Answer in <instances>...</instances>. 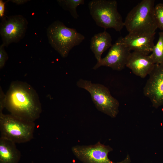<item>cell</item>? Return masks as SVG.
Masks as SVG:
<instances>
[{
  "mask_svg": "<svg viewBox=\"0 0 163 163\" xmlns=\"http://www.w3.org/2000/svg\"><path fill=\"white\" fill-rule=\"evenodd\" d=\"M5 94L0 86V114L3 113V110L5 108Z\"/></svg>",
  "mask_w": 163,
  "mask_h": 163,
  "instance_id": "19",
  "label": "cell"
},
{
  "mask_svg": "<svg viewBox=\"0 0 163 163\" xmlns=\"http://www.w3.org/2000/svg\"><path fill=\"white\" fill-rule=\"evenodd\" d=\"M57 2L64 10L68 11L75 19L79 17L77 11V7L85 3L84 0H58Z\"/></svg>",
  "mask_w": 163,
  "mask_h": 163,
  "instance_id": "16",
  "label": "cell"
},
{
  "mask_svg": "<svg viewBox=\"0 0 163 163\" xmlns=\"http://www.w3.org/2000/svg\"><path fill=\"white\" fill-rule=\"evenodd\" d=\"M90 15L96 24L106 29L113 28L120 32L124 22L117 10V3L115 0H93L88 4Z\"/></svg>",
  "mask_w": 163,
  "mask_h": 163,
  "instance_id": "4",
  "label": "cell"
},
{
  "mask_svg": "<svg viewBox=\"0 0 163 163\" xmlns=\"http://www.w3.org/2000/svg\"><path fill=\"white\" fill-rule=\"evenodd\" d=\"M154 3V0H142L128 13L124 22L129 34L155 33Z\"/></svg>",
  "mask_w": 163,
  "mask_h": 163,
  "instance_id": "2",
  "label": "cell"
},
{
  "mask_svg": "<svg viewBox=\"0 0 163 163\" xmlns=\"http://www.w3.org/2000/svg\"><path fill=\"white\" fill-rule=\"evenodd\" d=\"M5 46L2 43L0 46V69H2L5 65L8 56L5 49Z\"/></svg>",
  "mask_w": 163,
  "mask_h": 163,
  "instance_id": "18",
  "label": "cell"
},
{
  "mask_svg": "<svg viewBox=\"0 0 163 163\" xmlns=\"http://www.w3.org/2000/svg\"><path fill=\"white\" fill-rule=\"evenodd\" d=\"M149 75L143 94L149 99L152 106L157 108L163 105V62L155 64Z\"/></svg>",
  "mask_w": 163,
  "mask_h": 163,
  "instance_id": "9",
  "label": "cell"
},
{
  "mask_svg": "<svg viewBox=\"0 0 163 163\" xmlns=\"http://www.w3.org/2000/svg\"><path fill=\"white\" fill-rule=\"evenodd\" d=\"M154 13L158 28L163 31V3H158L155 6Z\"/></svg>",
  "mask_w": 163,
  "mask_h": 163,
  "instance_id": "17",
  "label": "cell"
},
{
  "mask_svg": "<svg viewBox=\"0 0 163 163\" xmlns=\"http://www.w3.org/2000/svg\"><path fill=\"white\" fill-rule=\"evenodd\" d=\"M16 144L0 136V163H18L21 155Z\"/></svg>",
  "mask_w": 163,
  "mask_h": 163,
  "instance_id": "13",
  "label": "cell"
},
{
  "mask_svg": "<svg viewBox=\"0 0 163 163\" xmlns=\"http://www.w3.org/2000/svg\"><path fill=\"white\" fill-rule=\"evenodd\" d=\"M156 43L154 46L150 56L155 64L163 62V31L159 32Z\"/></svg>",
  "mask_w": 163,
  "mask_h": 163,
  "instance_id": "15",
  "label": "cell"
},
{
  "mask_svg": "<svg viewBox=\"0 0 163 163\" xmlns=\"http://www.w3.org/2000/svg\"><path fill=\"white\" fill-rule=\"evenodd\" d=\"M6 2H4L2 0H0V17L2 18L5 15H4L5 4Z\"/></svg>",
  "mask_w": 163,
  "mask_h": 163,
  "instance_id": "20",
  "label": "cell"
},
{
  "mask_svg": "<svg viewBox=\"0 0 163 163\" xmlns=\"http://www.w3.org/2000/svg\"><path fill=\"white\" fill-rule=\"evenodd\" d=\"M155 33L128 34L124 37H120L122 42L131 51L149 55L154 45Z\"/></svg>",
  "mask_w": 163,
  "mask_h": 163,
  "instance_id": "11",
  "label": "cell"
},
{
  "mask_svg": "<svg viewBox=\"0 0 163 163\" xmlns=\"http://www.w3.org/2000/svg\"><path fill=\"white\" fill-rule=\"evenodd\" d=\"M77 86L89 92L97 110L111 118H115L119 113V103L111 94L109 89L103 85L93 83L89 80L79 79Z\"/></svg>",
  "mask_w": 163,
  "mask_h": 163,
  "instance_id": "6",
  "label": "cell"
},
{
  "mask_svg": "<svg viewBox=\"0 0 163 163\" xmlns=\"http://www.w3.org/2000/svg\"><path fill=\"white\" fill-rule=\"evenodd\" d=\"M110 35L105 30L95 34L91 38L90 48L97 62L100 61L102 53L112 46Z\"/></svg>",
  "mask_w": 163,
  "mask_h": 163,
  "instance_id": "14",
  "label": "cell"
},
{
  "mask_svg": "<svg viewBox=\"0 0 163 163\" xmlns=\"http://www.w3.org/2000/svg\"><path fill=\"white\" fill-rule=\"evenodd\" d=\"M28 24L26 19L22 15L4 16L0 26L2 43L8 46L11 43L18 42L24 37Z\"/></svg>",
  "mask_w": 163,
  "mask_h": 163,
  "instance_id": "8",
  "label": "cell"
},
{
  "mask_svg": "<svg viewBox=\"0 0 163 163\" xmlns=\"http://www.w3.org/2000/svg\"><path fill=\"white\" fill-rule=\"evenodd\" d=\"M155 64L150 55L133 51L129 55L126 66L136 75L144 78L150 73Z\"/></svg>",
  "mask_w": 163,
  "mask_h": 163,
  "instance_id": "12",
  "label": "cell"
},
{
  "mask_svg": "<svg viewBox=\"0 0 163 163\" xmlns=\"http://www.w3.org/2000/svg\"><path fill=\"white\" fill-rule=\"evenodd\" d=\"M5 108L13 116L34 122L42 111L36 91L28 83L20 81L11 83L5 94Z\"/></svg>",
  "mask_w": 163,
  "mask_h": 163,
  "instance_id": "1",
  "label": "cell"
},
{
  "mask_svg": "<svg viewBox=\"0 0 163 163\" xmlns=\"http://www.w3.org/2000/svg\"><path fill=\"white\" fill-rule=\"evenodd\" d=\"M34 122L28 121L11 114H0L1 137L15 143L30 141L34 137Z\"/></svg>",
  "mask_w": 163,
  "mask_h": 163,
  "instance_id": "5",
  "label": "cell"
},
{
  "mask_svg": "<svg viewBox=\"0 0 163 163\" xmlns=\"http://www.w3.org/2000/svg\"><path fill=\"white\" fill-rule=\"evenodd\" d=\"M131 53L119 37L110 47L106 56L97 62L93 69L96 70L101 66H106L114 70L121 71L126 66Z\"/></svg>",
  "mask_w": 163,
  "mask_h": 163,
  "instance_id": "10",
  "label": "cell"
},
{
  "mask_svg": "<svg viewBox=\"0 0 163 163\" xmlns=\"http://www.w3.org/2000/svg\"><path fill=\"white\" fill-rule=\"evenodd\" d=\"M71 150L76 157L83 163H130L131 162L129 155L120 162L111 161L108 155L113 149L99 142L94 145H76L72 147Z\"/></svg>",
  "mask_w": 163,
  "mask_h": 163,
  "instance_id": "7",
  "label": "cell"
},
{
  "mask_svg": "<svg viewBox=\"0 0 163 163\" xmlns=\"http://www.w3.org/2000/svg\"><path fill=\"white\" fill-rule=\"evenodd\" d=\"M11 2H14L17 5L23 4L27 2L28 0H10Z\"/></svg>",
  "mask_w": 163,
  "mask_h": 163,
  "instance_id": "21",
  "label": "cell"
},
{
  "mask_svg": "<svg viewBox=\"0 0 163 163\" xmlns=\"http://www.w3.org/2000/svg\"><path fill=\"white\" fill-rule=\"evenodd\" d=\"M47 36L52 47L64 58L67 57L73 47L79 45L85 39L84 36L75 29L66 27L59 20L49 26Z\"/></svg>",
  "mask_w": 163,
  "mask_h": 163,
  "instance_id": "3",
  "label": "cell"
}]
</instances>
